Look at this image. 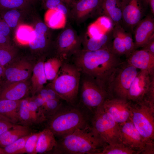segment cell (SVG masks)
Wrapping results in <instances>:
<instances>
[{"label":"cell","mask_w":154,"mask_h":154,"mask_svg":"<svg viewBox=\"0 0 154 154\" xmlns=\"http://www.w3.org/2000/svg\"><path fill=\"white\" fill-rule=\"evenodd\" d=\"M69 61L81 73L92 78L106 91L111 76L123 62L120 56L109 48L93 51L81 49L74 54Z\"/></svg>","instance_id":"6da1fadb"},{"label":"cell","mask_w":154,"mask_h":154,"mask_svg":"<svg viewBox=\"0 0 154 154\" xmlns=\"http://www.w3.org/2000/svg\"><path fill=\"white\" fill-rule=\"evenodd\" d=\"M54 154H99L106 145L91 126L78 129L57 141Z\"/></svg>","instance_id":"7a4b0ae2"},{"label":"cell","mask_w":154,"mask_h":154,"mask_svg":"<svg viewBox=\"0 0 154 154\" xmlns=\"http://www.w3.org/2000/svg\"><path fill=\"white\" fill-rule=\"evenodd\" d=\"M61 107L47 118L46 127L55 137H62L78 129L90 126L89 117L86 112L74 105Z\"/></svg>","instance_id":"3957f363"},{"label":"cell","mask_w":154,"mask_h":154,"mask_svg":"<svg viewBox=\"0 0 154 154\" xmlns=\"http://www.w3.org/2000/svg\"><path fill=\"white\" fill-rule=\"evenodd\" d=\"M81 76L80 71L74 64L70 61L65 62L49 87L62 100L74 105L79 93Z\"/></svg>","instance_id":"277c9868"},{"label":"cell","mask_w":154,"mask_h":154,"mask_svg":"<svg viewBox=\"0 0 154 154\" xmlns=\"http://www.w3.org/2000/svg\"><path fill=\"white\" fill-rule=\"evenodd\" d=\"M137 69L123 62L114 71L107 86L108 98L127 100L128 93L131 84L136 75Z\"/></svg>","instance_id":"5b68a950"},{"label":"cell","mask_w":154,"mask_h":154,"mask_svg":"<svg viewBox=\"0 0 154 154\" xmlns=\"http://www.w3.org/2000/svg\"><path fill=\"white\" fill-rule=\"evenodd\" d=\"M131 120L146 141L154 139V106L143 99L132 102Z\"/></svg>","instance_id":"8992f818"},{"label":"cell","mask_w":154,"mask_h":154,"mask_svg":"<svg viewBox=\"0 0 154 154\" xmlns=\"http://www.w3.org/2000/svg\"><path fill=\"white\" fill-rule=\"evenodd\" d=\"M91 126L106 144L120 142L119 124L102 106L94 112Z\"/></svg>","instance_id":"52a82bcc"},{"label":"cell","mask_w":154,"mask_h":154,"mask_svg":"<svg viewBox=\"0 0 154 154\" xmlns=\"http://www.w3.org/2000/svg\"><path fill=\"white\" fill-rule=\"evenodd\" d=\"M80 101L88 110L94 112L108 98L106 90L91 77L81 73Z\"/></svg>","instance_id":"ba28073f"},{"label":"cell","mask_w":154,"mask_h":154,"mask_svg":"<svg viewBox=\"0 0 154 154\" xmlns=\"http://www.w3.org/2000/svg\"><path fill=\"white\" fill-rule=\"evenodd\" d=\"M55 56L64 62L69 61L72 56L82 49V36L70 25H66L59 33L54 42Z\"/></svg>","instance_id":"9c48e42d"},{"label":"cell","mask_w":154,"mask_h":154,"mask_svg":"<svg viewBox=\"0 0 154 154\" xmlns=\"http://www.w3.org/2000/svg\"><path fill=\"white\" fill-rule=\"evenodd\" d=\"M122 5L121 25L125 31L132 33L143 18L148 7L144 0H125L122 1Z\"/></svg>","instance_id":"30bf717a"},{"label":"cell","mask_w":154,"mask_h":154,"mask_svg":"<svg viewBox=\"0 0 154 154\" xmlns=\"http://www.w3.org/2000/svg\"><path fill=\"white\" fill-rule=\"evenodd\" d=\"M102 0H76L70 9L69 18L77 24L102 14Z\"/></svg>","instance_id":"8fae6325"},{"label":"cell","mask_w":154,"mask_h":154,"mask_svg":"<svg viewBox=\"0 0 154 154\" xmlns=\"http://www.w3.org/2000/svg\"><path fill=\"white\" fill-rule=\"evenodd\" d=\"M153 83L154 74L145 70L138 71L129 88L127 100L137 102L144 99Z\"/></svg>","instance_id":"7c38bea8"},{"label":"cell","mask_w":154,"mask_h":154,"mask_svg":"<svg viewBox=\"0 0 154 154\" xmlns=\"http://www.w3.org/2000/svg\"><path fill=\"white\" fill-rule=\"evenodd\" d=\"M34 66L27 60L15 58L4 68L1 78L7 83L6 84L27 80L32 74Z\"/></svg>","instance_id":"4fadbf2b"},{"label":"cell","mask_w":154,"mask_h":154,"mask_svg":"<svg viewBox=\"0 0 154 154\" xmlns=\"http://www.w3.org/2000/svg\"><path fill=\"white\" fill-rule=\"evenodd\" d=\"M132 102L127 100L108 98L102 107L119 124L131 120Z\"/></svg>","instance_id":"5bb4252c"},{"label":"cell","mask_w":154,"mask_h":154,"mask_svg":"<svg viewBox=\"0 0 154 154\" xmlns=\"http://www.w3.org/2000/svg\"><path fill=\"white\" fill-rule=\"evenodd\" d=\"M120 142L137 152L143 148L146 141L143 137L131 120L119 124Z\"/></svg>","instance_id":"9a60e30c"},{"label":"cell","mask_w":154,"mask_h":154,"mask_svg":"<svg viewBox=\"0 0 154 154\" xmlns=\"http://www.w3.org/2000/svg\"><path fill=\"white\" fill-rule=\"evenodd\" d=\"M151 13L140 21L134 28L135 50L142 47L154 35V19Z\"/></svg>","instance_id":"2e32d148"},{"label":"cell","mask_w":154,"mask_h":154,"mask_svg":"<svg viewBox=\"0 0 154 154\" xmlns=\"http://www.w3.org/2000/svg\"><path fill=\"white\" fill-rule=\"evenodd\" d=\"M127 58L126 62L129 64L154 74V55L143 49L136 50Z\"/></svg>","instance_id":"e0dca14e"},{"label":"cell","mask_w":154,"mask_h":154,"mask_svg":"<svg viewBox=\"0 0 154 154\" xmlns=\"http://www.w3.org/2000/svg\"><path fill=\"white\" fill-rule=\"evenodd\" d=\"M49 28L42 21L37 23L34 28V37L28 44L31 49L44 51L47 49L51 43Z\"/></svg>","instance_id":"ac0fdd59"},{"label":"cell","mask_w":154,"mask_h":154,"mask_svg":"<svg viewBox=\"0 0 154 154\" xmlns=\"http://www.w3.org/2000/svg\"><path fill=\"white\" fill-rule=\"evenodd\" d=\"M113 38V28L97 37L82 36V49L90 51L111 49Z\"/></svg>","instance_id":"d6986e66"},{"label":"cell","mask_w":154,"mask_h":154,"mask_svg":"<svg viewBox=\"0 0 154 154\" xmlns=\"http://www.w3.org/2000/svg\"><path fill=\"white\" fill-rule=\"evenodd\" d=\"M29 89L27 80L9 83L2 87L0 93V100H20L26 96Z\"/></svg>","instance_id":"ffe728a7"},{"label":"cell","mask_w":154,"mask_h":154,"mask_svg":"<svg viewBox=\"0 0 154 154\" xmlns=\"http://www.w3.org/2000/svg\"><path fill=\"white\" fill-rule=\"evenodd\" d=\"M102 14L112 21L113 26L121 24L122 18V1L119 0H102Z\"/></svg>","instance_id":"44dd1931"},{"label":"cell","mask_w":154,"mask_h":154,"mask_svg":"<svg viewBox=\"0 0 154 154\" xmlns=\"http://www.w3.org/2000/svg\"><path fill=\"white\" fill-rule=\"evenodd\" d=\"M33 133L29 127L17 124L0 135V147H4L19 138Z\"/></svg>","instance_id":"7402d4cb"},{"label":"cell","mask_w":154,"mask_h":154,"mask_svg":"<svg viewBox=\"0 0 154 154\" xmlns=\"http://www.w3.org/2000/svg\"><path fill=\"white\" fill-rule=\"evenodd\" d=\"M20 100H0V117L12 123L19 124L18 111Z\"/></svg>","instance_id":"603a6c76"},{"label":"cell","mask_w":154,"mask_h":154,"mask_svg":"<svg viewBox=\"0 0 154 154\" xmlns=\"http://www.w3.org/2000/svg\"><path fill=\"white\" fill-rule=\"evenodd\" d=\"M57 143L53 133L50 129L46 128L40 131L36 145V154L50 153Z\"/></svg>","instance_id":"cb8c5ba5"},{"label":"cell","mask_w":154,"mask_h":154,"mask_svg":"<svg viewBox=\"0 0 154 154\" xmlns=\"http://www.w3.org/2000/svg\"><path fill=\"white\" fill-rule=\"evenodd\" d=\"M44 59L42 58L33 68L31 78V92L33 96L44 87L47 82L44 68Z\"/></svg>","instance_id":"d4e9b609"},{"label":"cell","mask_w":154,"mask_h":154,"mask_svg":"<svg viewBox=\"0 0 154 154\" xmlns=\"http://www.w3.org/2000/svg\"><path fill=\"white\" fill-rule=\"evenodd\" d=\"M67 18L65 14L58 11L48 9L44 15V23L52 29H63L66 25Z\"/></svg>","instance_id":"484cf974"},{"label":"cell","mask_w":154,"mask_h":154,"mask_svg":"<svg viewBox=\"0 0 154 154\" xmlns=\"http://www.w3.org/2000/svg\"><path fill=\"white\" fill-rule=\"evenodd\" d=\"M64 62L56 56L44 61V68L47 81H52L56 78L62 64Z\"/></svg>","instance_id":"4316f807"},{"label":"cell","mask_w":154,"mask_h":154,"mask_svg":"<svg viewBox=\"0 0 154 154\" xmlns=\"http://www.w3.org/2000/svg\"><path fill=\"white\" fill-rule=\"evenodd\" d=\"M35 35L34 29L25 25H21L17 27L15 37L17 41L22 45L29 44L33 40Z\"/></svg>","instance_id":"83f0119b"},{"label":"cell","mask_w":154,"mask_h":154,"mask_svg":"<svg viewBox=\"0 0 154 154\" xmlns=\"http://www.w3.org/2000/svg\"><path fill=\"white\" fill-rule=\"evenodd\" d=\"M137 152L126 146L121 142L106 144L99 154H133Z\"/></svg>","instance_id":"f1b7e54d"},{"label":"cell","mask_w":154,"mask_h":154,"mask_svg":"<svg viewBox=\"0 0 154 154\" xmlns=\"http://www.w3.org/2000/svg\"><path fill=\"white\" fill-rule=\"evenodd\" d=\"M29 98L20 100L18 111L19 124L28 127L33 125L29 111Z\"/></svg>","instance_id":"f546056e"},{"label":"cell","mask_w":154,"mask_h":154,"mask_svg":"<svg viewBox=\"0 0 154 154\" xmlns=\"http://www.w3.org/2000/svg\"><path fill=\"white\" fill-rule=\"evenodd\" d=\"M20 10L11 9L0 10V15L2 18L11 30L17 25L21 17Z\"/></svg>","instance_id":"4dcf8cb0"},{"label":"cell","mask_w":154,"mask_h":154,"mask_svg":"<svg viewBox=\"0 0 154 154\" xmlns=\"http://www.w3.org/2000/svg\"><path fill=\"white\" fill-rule=\"evenodd\" d=\"M16 50L11 44L0 46V65L5 68L15 58Z\"/></svg>","instance_id":"1f68e13d"},{"label":"cell","mask_w":154,"mask_h":154,"mask_svg":"<svg viewBox=\"0 0 154 154\" xmlns=\"http://www.w3.org/2000/svg\"><path fill=\"white\" fill-rule=\"evenodd\" d=\"M114 27L118 31L122 39L126 50L127 57L135 50L131 33L125 31L119 24L116 25Z\"/></svg>","instance_id":"d6a6232c"},{"label":"cell","mask_w":154,"mask_h":154,"mask_svg":"<svg viewBox=\"0 0 154 154\" xmlns=\"http://www.w3.org/2000/svg\"><path fill=\"white\" fill-rule=\"evenodd\" d=\"M61 99L46 100L44 105L39 108L46 119L55 113L62 106Z\"/></svg>","instance_id":"836d02e7"},{"label":"cell","mask_w":154,"mask_h":154,"mask_svg":"<svg viewBox=\"0 0 154 154\" xmlns=\"http://www.w3.org/2000/svg\"><path fill=\"white\" fill-rule=\"evenodd\" d=\"M41 1L45 8L58 11L69 18L70 9L61 0H41Z\"/></svg>","instance_id":"e575fe53"},{"label":"cell","mask_w":154,"mask_h":154,"mask_svg":"<svg viewBox=\"0 0 154 154\" xmlns=\"http://www.w3.org/2000/svg\"><path fill=\"white\" fill-rule=\"evenodd\" d=\"M31 134L21 137L4 147L5 154L23 153L26 142Z\"/></svg>","instance_id":"d590c367"},{"label":"cell","mask_w":154,"mask_h":154,"mask_svg":"<svg viewBox=\"0 0 154 154\" xmlns=\"http://www.w3.org/2000/svg\"><path fill=\"white\" fill-rule=\"evenodd\" d=\"M27 0H0V10L4 9H27L31 5Z\"/></svg>","instance_id":"8d00e7d4"},{"label":"cell","mask_w":154,"mask_h":154,"mask_svg":"<svg viewBox=\"0 0 154 154\" xmlns=\"http://www.w3.org/2000/svg\"><path fill=\"white\" fill-rule=\"evenodd\" d=\"M111 49L113 52L119 56L124 55L126 56V50L122 39L114 27Z\"/></svg>","instance_id":"74e56055"},{"label":"cell","mask_w":154,"mask_h":154,"mask_svg":"<svg viewBox=\"0 0 154 154\" xmlns=\"http://www.w3.org/2000/svg\"><path fill=\"white\" fill-rule=\"evenodd\" d=\"M29 106L30 114L33 125L39 124L46 121V118L32 98H29Z\"/></svg>","instance_id":"f35d334b"},{"label":"cell","mask_w":154,"mask_h":154,"mask_svg":"<svg viewBox=\"0 0 154 154\" xmlns=\"http://www.w3.org/2000/svg\"><path fill=\"white\" fill-rule=\"evenodd\" d=\"M40 133V131L31 134L26 142L23 153L36 154V145Z\"/></svg>","instance_id":"ab89813d"},{"label":"cell","mask_w":154,"mask_h":154,"mask_svg":"<svg viewBox=\"0 0 154 154\" xmlns=\"http://www.w3.org/2000/svg\"><path fill=\"white\" fill-rule=\"evenodd\" d=\"M38 94L37 96L42 98L45 101L49 99H61L54 90L49 87L46 88L44 87Z\"/></svg>","instance_id":"60d3db41"},{"label":"cell","mask_w":154,"mask_h":154,"mask_svg":"<svg viewBox=\"0 0 154 154\" xmlns=\"http://www.w3.org/2000/svg\"><path fill=\"white\" fill-rule=\"evenodd\" d=\"M102 33L98 26L95 24H92L88 27L87 34L88 37H97L100 36Z\"/></svg>","instance_id":"b9f144b4"},{"label":"cell","mask_w":154,"mask_h":154,"mask_svg":"<svg viewBox=\"0 0 154 154\" xmlns=\"http://www.w3.org/2000/svg\"><path fill=\"white\" fill-rule=\"evenodd\" d=\"M11 29L0 15V34L10 38Z\"/></svg>","instance_id":"7bdbcfd3"},{"label":"cell","mask_w":154,"mask_h":154,"mask_svg":"<svg viewBox=\"0 0 154 154\" xmlns=\"http://www.w3.org/2000/svg\"><path fill=\"white\" fill-rule=\"evenodd\" d=\"M138 154H154V144L153 140L146 141L143 148Z\"/></svg>","instance_id":"ee69618b"},{"label":"cell","mask_w":154,"mask_h":154,"mask_svg":"<svg viewBox=\"0 0 154 154\" xmlns=\"http://www.w3.org/2000/svg\"><path fill=\"white\" fill-rule=\"evenodd\" d=\"M98 21L100 25L106 28L108 31L111 30L113 28V25L111 20L105 16L100 17Z\"/></svg>","instance_id":"f6af8a7d"},{"label":"cell","mask_w":154,"mask_h":154,"mask_svg":"<svg viewBox=\"0 0 154 154\" xmlns=\"http://www.w3.org/2000/svg\"><path fill=\"white\" fill-rule=\"evenodd\" d=\"M16 124L12 123L0 117V135Z\"/></svg>","instance_id":"bcb514c9"},{"label":"cell","mask_w":154,"mask_h":154,"mask_svg":"<svg viewBox=\"0 0 154 154\" xmlns=\"http://www.w3.org/2000/svg\"><path fill=\"white\" fill-rule=\"evenodd\" d=\"M142 47V49L154 55V35L152 36Z\"/></svg>","instance_id":"7dc6e473"},{"label":"cell","mask_w":154,"mask_h":154,"mask_svg":"<svg viewBox=\"0 0 154 154\" xmlns=\"http://www.w3.org/2000/svg\"><path fill=\"white\" fill-rule=\"evenodd\" d=\"M33 96L32 98L36 105L39 108H41L44 104L45 101L37 95Z\"/></svg>","instance_id":"c3c4849f"},{"label":"cell","mask_w":154,"mask_h":154,"mask_svg":"<svg viewBox=\"0 0 154 154\" xmlns=\"http://www.w3.org/2000/svg\"><path fill=\"white\" fill-rule=\"evenodd\" d=\"M11 44L10 38L0 34V46Z\"/></svg>","instance_id":"681fc988"},{"label":"cell","mask_w":154,"mask_h":154,"mask_svg":"<svg viewBox=\"0 0 154 154\" xmlns=\"http://www.w3.org/2000/svg\"><path fill=\"white\" fill-rule=\"evenodd\" d=\"M146 3L149 7L151 13L154 15V0H144Z\"/></svg>","instance_id":"f907efd6"},{"label":"cell","mask_w":154,"mask_h":154,"mask_svg":"<svg viewBox=\"0 0 154 154\" xmlns=\"http://www.w3.org/2000/svg\"><path fill=\"white\" fill-rule=\"evenodd\" d=\"M70 9L75 2L76 0H61Z\"/></svg>","instance_id":"816d5d0a"},{"label":"cell","mask_w":154,"mask_h":154,"mask_svg":"<svg viewBox=\"0 0 154 154\" xmlns=\"http://www.w3.org/2000/svg\"><path fill=\"white\" fill-rule=\"evenodd\" d=\"M4 68L0 65V78L2 77L4 72Z\"/></svg>","instance_id":"f5cc1de1"},{"label":"cell","mask_w":154,"mask_h":154,"mask_svg":"<svg viewBox=\"0 0 154 154\" xmlns=\"http://www.w3.org/2000/svg\"><path fill=\"white\" fill-rule=\"evenodd\" d=\"M31 4H33L35 3L37 1L39 0L40 1V0H27Z\"/></svg>","instance_id":"db71d44e"},{"label":"cell","mask_w":154,"mask_h":154,"mask_svg":"<svg viewBox=\"0 0 154 154\" xmlns=\"http://www.w3.org/2000/svg\"><path fill=\"white\" fill-rule=\"evenodd\" d=\"M0 154H5L3 148H1L0 147Z\"/></svg>","instance_id":"11a10c76"},{"label":"cell","mask_w":154,"mask_h":154,"mask_svg":"<svg viewBox=\"0 0 154 154\" xmlns=\"http://www.w3.org/2000/svg\"><path fill=\"white\" fill-rule=\"evenodd\" d=\"M1 82L0 81V93L2 88H1Z\"/></svg>","instance_id":"9f6ffc18"},{"label":"cell","mask_w":154,"mask_h":154,"mask_svg":"<svg viewBox=\"0 0 154 154\" xmlns=\"http://www.w3.org/2000/svg\"><path fill=\"white\" fill-rule=\"evenodd\" d=\"M119 0L120 1H124L125 0Z\"/></svg>","instance_id":"6f0895ef"},{"label":"cell","mask_w":154,"mask_h":154,"mask_svg":"<svg viewBox=\"0 0 154 154\" xmlns=\"http://www.w3.org/2000/svg\"><path fill=\"white\" fill-rule=\"evenodd\" d=\"M41 0H40V1H41Z\"/></svg>","instance_id":"680465c9"},{"label":"cell","mask_w":154,"mask_h":154,"mask_svg":"<svg viewBox=\"0 0 154 154\" xmlns=\"http://www.w3.org/2000/svg\"></svg>","instance_id":"91938a15"}]
</instances>
